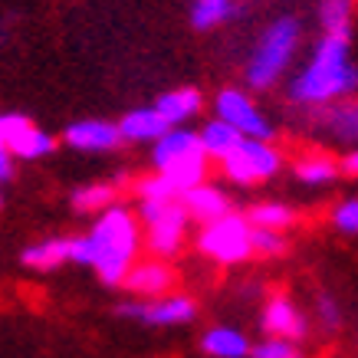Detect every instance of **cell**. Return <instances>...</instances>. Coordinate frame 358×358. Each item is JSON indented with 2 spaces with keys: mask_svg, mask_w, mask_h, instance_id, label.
<instances>
[{
  "mask_svg": "<svg viewBox=\"0 0 358 358\" xmlns=\"http://www.w3.org/2000/svg\"><path fill=\"white\" fill-rule=\"evenodd\" d=\"M358 96V63L352 59V36L322 33L303 69L289 79L286 99L306 112H319L326 106Z\"/></svg>",
  "mask_w": 358,
  "mask_h": 358,
  "instance_id": "obj_1",
  "label": "cell"
},
{
  "mask_svg": "<svg viewBox=\"0 0 358 358\" xmlns=\"http://www.w3.org/2000/svg\"><path fill=\"white\" fill-rule=\"evenodd\" d=\"M141 247V220L131 214L129 207H109L96 217V227L86 237L73 240V263L92 266L99 280L115 286L125 282L129 270L135 266Z\"/></svg>",
  "mask_w": 358,
  "mask_h": 358,
  "instance_id": "obj_2",
  "label": "cell"
},
{
  "mask_svg": "<svg viewBox=\"0 0 358 358\" xmlns=\"http://www.w3.org/2000/svg\"><path fill=\"white\" fill-rule=\"evenodd\" d=\"M303 43V23L296 17H276V20L260 33V40L253 46V53L247 59L243 79L253 92H266L280 83L289 66H293L296 53Z\"/></svg>",
  "mask_w": 358,
  "mask_h": 358,
  "instance_id": "obj_3",
  "label": "cell"
},
{
  "mask_svg": "<svg viewBox=\"0 0 358 358\" xmlns=\"http://www.w3.org/2000/svg\"><path fill=\"white\" fill-rule=\"evenodd\" d=\"M207 152L201 145V135L191 129H171L164 138L152 145V168L155 174H162L171 181L178 197L187 194L191 187L204 185L207 174Z\"/></svg>",
  "mask_w": 358,
  "mask_h": 358,
  "instance_id": "obj_4",
  "label": "cell"
},
{
  "mask_svg": "<svg viewBox=\"0 0 358 358\" xmlns=\"http://www.w3.org/2000/svg\"><path fill=\"white\" fill-rule=\"evenodd\" d=\"M138 220L145 230V247L152 250L155 260H171L185 243L187 210L181 197L174 201H138Z\"/></svg>",
  "mask_w": 358,
  "mask_h": 358,
  "instance_id": "obj_5",
  "label": "cell"
},
{
  "mask_svg": "<svg viewBox=\"0 0 358 358\" xmlns=\"http://www.w3.org/2000/svg\"><path fill=\"white\" fill-rule=\"evenodd\" d=\"M197 250L220 266H237L253 257V224L247 214H227L201 230Z\"/></svg>",
  "mask_w": 358,
  "mask_h": 358,
  "instance_id": "obj_6",
  "label": "cell"
},
{
  "mask_svg": "<svg viewBox=\"0 0 358 358\" xmlns=\"http://www.w3.org/2000/svg\"><path fill=\"white\" fill-rule=\"evenodd\" d=\"M220 171H224V178L230 185H240V187L263 185V181H270V178H276L282 171V152L273 141L243 138V145L220 164Z\"/></svg>",
  "mask_w": 358,
  "mask_h": 358,
  "instance_id": "obj_7",
  "label": "cell"
},
{
  "mask_svg": "<svg viewBox=\"0 0 358 358\" xmlns=\"http://www.w3.org/2000/svg\"><path fill=\"white\" fill-rule=\"evenodd\" d=\"M214 119L227 122L243 135V138H260V141H273L276 125L266 119V112L243 92V89H220L214 96Z\"/></svg>",
  "mask_w": 358,
  "mask_h": 358,
  "instance_id": "obj_8",
  "label": "cell"
},
{
  "mask_svg": "<svg viewBox=\"0 0 358 358\" xmlns=\"http://www.w3.org/2000/svg\"><path fill=\"white\" fill-rule=\"evenodd\" d=\"M122 319L141 322V326H187L197 315V306L187 296H162V299H141V303H122Z\"/></svg>",
  "mask_w": 358,
  "mask_h": 358,
  "instance_id": "obj_9",
  "label": "cell"
},
{
  "mask_svg": "<svg viewBox=\"0 0 358 358\" xmlns=\"http://www.w3.org/2000/svg\"><path fill=\"white\" fill-rule=\"evenodd\" d=\"M260 326L270 338H289V342H303L309 336V319L303 309L289 299V296H270L260 313Z\"/></svg>",
  "mask_w": 358,
  "mask_h": 358,
  "instance_id": "obj_10",
  "label": "cell"
},
{
  "mask_svg": "<svg viewBox=\"0 0 358 358\" xmlns=\"http://www.w3.org/2000/svg\"><path fill=\"white\" fill-rule=\"evenodd\" d=\"M63 141L69 148H76V152L99 155V152H115L125 138H122V131H119V122L83 119V122H73L63 131Z\"/></svg>",
  "mask_w": 358,
  "mask_h": 358,
  "instance_id": "obj_11",
  "label": "cell"
},
{
  "mask_svg": "<svg viewBox=\"0 0 358 358\" xmlns=\"http://www.w3.org/2000/svg\"><path fill=\"white\" fill-rule=\"evenodd\" d=\"M313 119H315V129L322 131L326 138L358 148V96L313 112Z\"/></svg>",
  "mask_w": 358,
  "mask_h": 358,
  "instance_id": "obj_12",
  "label": "cell"
},
{
  "mask_svg": "<svg viewBox=\"0 0 358 358\" xmlns=\"http://www.w3.org/2000/svg\"><path fill=\"white\" fill-rule=\"evenodd\" d=\"M174 282V273L168 270V263L164 260H145V263H135L125 276V289L141 299H162L168 289H171Z\"/></svg>",
  "mask_w": 358,
  "mask_h": 358,
  "instance_id": "obj_13",
  "label": "cell"
},
{
  "mask_svg": "<svg viewBox=\"0 0 358 358\" xmlns=\"http://www.w3.org/2000/svg\"><path fill=\"white\" fill-rule=\"evenodd\" d=\"M181 204H185V210H187V217L191 220H197V224H214V220H220V217H227V214H234L230 210V197L220 191V187H214V185H197V187H191L187 194H181Z\"/></svg>",
  "mask_w": 358,
  "mask_h": 358,
  "instance_id": "obj_14",
  "label": "cell"
},
{
  "mask_svg": "<svg viewBox=\"0 0 358 358\" xmlns=\"http://www.w3.org/2000/svg\"><path fill=\"white\" fill-rule=\"evenodd\" d=\"M119 131H122V138L125 141H158V138H164L168 131H171V125L164 122V115L155 106H145V109H131V112H125L119 119Z\"/></svg>",
  "mask_w": 358,
  "mask_h": 358,
  "instance_id": "obj_15",
  "label": "cell"
},
{
  "mask_svg": "<svg viewBox=\"0 0 358 358\" xmlns=\"http://www.w3.org/2000/svg\"><path fill=\"white\" fill-rule=\"evenodd\" d=\"M155 109L162 112L164 122H168L171 129H185V122H191L194 115H201V109H204V96H201L197 89H191V86L171 89V92L158 96Z\"/></svg>",
  "mask_w": 358,
  "mask_h": 358,
  "instance_id": "obj_16",
  "label": "cell"
},
{
  "mask_svg": "<svg viewBox=\"0 0 358 358\" xmlns=\"http://www.w3.org/2000/svg\"><path fill=\"white\" fill-rule=\"evenodd\" d=\"M73 240L76 237H50V240H40L20 253V260L30 266V270H56L63 263H73Z\"/></svg>",
  "mask_w": 358,
  "mask_h": 358,
  "instance_id": "obj_17",
  "label": "cell"
},
{
  "mask_svg": "<svg viewBox=\"0 0 358 358\" xmlns=\"http://www.w3.org/2000/svg\"><path fill=\"white\" fill-rule=\"evenodd\" d=\"M201 348H204L210 358H250L253 345L250 338L234 326H214L201 336Z\"/></svg>",
  "mask_w": 358,
  "mask_h": 358,
  "instance_id": "obj_18",
  "label": "cell"
},
{
  "mask_svg": "<svg viewBox=\"0 0 358 358\" xmlns=\"http://www.w3.org/2000/svg\"><path fill=\"white\" fill-rule=\"evenodd\" d=\"M293 174L299 185L322 187V185H332L338 174H342V162H336V158L326 152H309L293 162Z\"/></svg>",
  "mask_w": 358,
  "mask_h": 358,
  "instance_id": "obj_19",
  "label": "cell"
},
{
  "mask_svg": "<svg viewBox=\"0 0 358 358\" xmlns=\"http://www.w3.org/2000/svg\"><path fill=\"white\" fill-rule=\"evenodd\" d=\"M197 135H201V145H204L207 158H210V162H217V164H224L230 155L243 145V135H240L234 125H227V122H220V119L207 122Z\"/></svg>",
  "mask_w": 358,
  "mask_h": 358,
  "instance_id": "obj_20",
  "label": "cell"
},
{
  "mask_svg": "<svg viewBox=\"0 0 358 358\" xmlns=\"http://www.w3.org/2000/svg\"><path fill=\"white\" fill-rule=\"evenodd\" d=\"M237 17V0H191V27L214 30Z\"/></svg>",
  "mask_w": 358,
  "mask_h": 358,
  "instance_id": "obj_21",
  "label": "cell"
},
{
  "mask_svg": "<svg viewBox=\"0 0 358 358\" xmlns=\"http://www.w3.org/2000/svg\"><path fill=\"white\" fill-rule=\"evenodd\" d=\"M247 220L260 230H280V234H286V227L296 224V210L289 204H282V201H260V204H253L247 210Z\"/></svg>",
  "mask_w": 358,
  "mask_h": 358,
  "instance_id": "obj_22",
  "label": "cell"
},
{
  "mask_svg": "<svg viewBox=\"0 0 358 358\" xmlns=\"http://www.w3.org/2000/svg\"><path fill=\"white\" fill-rule=\"evenodd\" d=\"M352 17H355V0H319V27H322V33L352 36Z\"/></svg>",
  "mask_w": 358,
  "mask_h": 358,
  "instance_id": "obj_23",
  "label": "cell"
},
{
  "mask_svg": "<svg viewBox=\"0 0 358 358\" xmlns=\"http://www.w3.org/2000/svg\"><path fill=\"white\" fill-rule=\"evenodd\" d=\"M115 201H119L115 185H83L73 191V207L86 210V214H102V210L115 207Z\"/></svg>",
  "mask_w": 358,
  "mask_h": 358,
  "instance_id": "obj_24",
  "label": "cell"
},
{
  "mask_svg": "<svg viewBox=\"0 0 358 358\" xmlns=\"http://www.w3.org/2000/svg\"><path fill=\"white\" fill-rule=\"evenodd\" d=\"M53 148H56L53 135L33 125V129H27L20 138L10 145V155H13V158H20V162H36V158H46Z\"/></svg>",
  "mask_w": 358,
  "mask_h": 358,
  "instance_id": "obj_25",
  "label": "cell"
},
{
  "mask_svg": "<svg viewBox=\"0 0 358 358\" xmlns=\"http://www.w3.org/2000/svg\"><path fill=\"white\" fill-rule=\"evenodd\" d=\"M329 220H332V227H336L338 234H345V237H358V194L338 201V204L332 207Z\"/></svg>",
  "mask_w": 358,
  "mask_h": 358,
  "instance_id": "obj_26",
  "label": "cell"
},
{
  "mask_svg": "<svg viewBox=\"0 0 358 358\" xmlns=\"http://www.w3.org/2000/svg\"><path fill=\"white\" fill-rule=\"evenodd\" d=\"M289 250V240H286V234H280V230H260L253 227V257H282Z\"/></svg>",
  "mask_w": 358,
  "mask_h": 358,
  "instance_id": "obj_27",
  "label": "cell"
},
{
  "mask_svg": "<svg viewBox=\"0 0 358 358\" xmlns=\"http://www.w3.org/2000/svg\"><path fill=\"white\" fill-rule=\"evenodd\" d=\"M250 358H303V348L299 342H289V338H263L253 345Z\"/></svg>",
  "mask_w": 358,
  "mask_h": 358,
  "instance_id": "obj_28",
  "label": "cell"
},
{
  "mask_svg": "<svg viewBox=\"0 0 358 358\" xmlns=\"http://www.w3.org/2000/svg\"><path fill=\"white\" fill-rule=\"evenodd\" d=\"M135 194H138V201H174L178 191H174L171 181L162 178V174H145L138 185H135Z\"/></svg>",
  "mask_w": 358,
  "mask_h": 358,
  "instance_id": "obj_29",
  "label": "cell"
},
{
  "mask_svg": "<svg viewBox=\"0 0 358 358\" xmlns=\"http://www.w3.org/2000/svg\"><path fill=\"white\" fill-rule=\"evenodd\" d=\"M315 319H319L322 332H338L342 329V306L336 303V296L329 293L315 296Z\"/></svg>",
  "mask_w": 358,
  "mask_h": 358,
  "instance_id": "obj_30",
  "label": "cell"
},
{
  "mask_svg": "<svg viewBox=\"0 0 358 358\" xmlns=\"http://www.w3.org/2000/svg\"><path fill=\"white\" fill-rule=\"evenodd\" d=\"M27 129H33V122L20 112H0V148L10 152V145L20 138Z\"/></svg>",
  "mask_w": 358,
  "mask_h": 358,
  "instance_id": "obj_31",
  "label": "cell"
},
{
  "mask_svg": "<svg viewBox=\"0 0 358 358\" xmlns=\"http://www.w3.org/2000/svg\"><path fill=\"white\" fill-rule=\"evenodd\" d=\"M10 174H13V155L7 148H0V191L10 181Z\"/></svg>",
  "mask_w": 358,
  "mask_h": 358,
  "instance_id": "obj_32",
  "label": "cell"
},
{
  "mask_svg": "<svg viewBox=\"0 0 358 358\" xmlns=\"http://www.w3.org/2000/svg\"><path fill=\"white\" fill-rule=\"evenodd\" d=\"M342 174H348V178H358V148H352V152L342 158Z\"/></svg>",
  "mask_w": 358,
  "mask_h": 358,
  "instance_id": "obj_33",
  "label": "cell"
}]
</instances>
